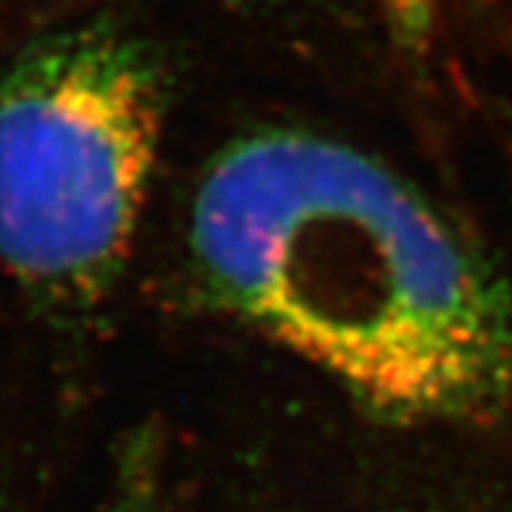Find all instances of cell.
<instances>
[{"instance_id": "7a4b0ae2", "label": "cell", "mask_w": 512, "mask_h": 512, "mask_svg": "<svg viewBox=\"0 0 512 512\" xmlns=\"http://www.w3.org/2000/svg\"><path fill=\"white\" fill-rule=\"evenodd\" d=\"M163 111L154 55L109 26L46 37L0 77V268L32 299L80 313L114 291Z\"/></svg>"}, {"instance_id": "277c9868", "label": "cell", "mask_w": 512, "mask_h": 512, "mask_svg": "<svg viewBox=\"0 0 512 512\" xmlns=\"http://www.w3.org/2000/svg\"><path fill=\"white\" fill-rule=\"evenodd\" d=\"M436 0H384V9L396 23L399 35L407 40H419L433 23Z\"/></svg>"}, {"instance_id": "3957f363", "label": "cell", "mask_w": 512, "mask_h": 512, "mask_svg": "<svg viewBox=\"0 0 512 512\" xmlns=\"http://www.w3.org/2000/svg\"><path fill=\"white\" fill-rule=\"evenodd\" d=\"M336 493H322L319 504L296 512H512V504H501L504 495L467 487L464 481H439V470H416L384 464L362 467L345 476Z\"/></svg>"}, {"instance_id": "6da1fadb", "label": "cell", "mask_w": 512, "mask_h": 512, "mask_svg": "<svg viewBox=\"0 0 512 512\" xmlns=\"http://www.w3.org/2000/svg\"><path fill=\"white\" fill-rule=\"evenodd\" d=\"M188 251L214 308L319 370L390 427L512 416V288L433 202L308 131L220 151Z\"/></svg>"}]
</instances>
